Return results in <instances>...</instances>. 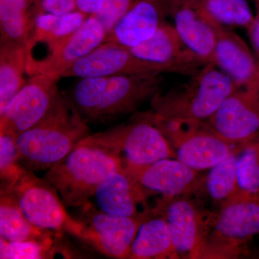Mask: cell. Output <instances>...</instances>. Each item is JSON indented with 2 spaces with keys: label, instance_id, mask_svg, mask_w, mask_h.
Returning a JSON list of instances; mask_svg holds the SVG:
<instances>
[{
  "label": "cell",
  "instance_id": "obj_1",
  "mask_svg": "<svg viewBox=\"0 0 259 259\" xmlns=\"http://www.w3.org/2000/svg\"><path fill=\"white\" fill-rule=\"evenodd\" d=\"M88 136L86 121L61 95L41 120L17 137L20 163L28 171L49 169Z\"/></svg>",
  "mask_w": 259,
  "mask_h": 259
},
{
  "label": "cell",
  "instance_id": "obj_2",
  "mask_svg": "<svg viewBox=\"0 0 259 259\" xmlns=\"http://www.w3.org/2000/svg\"><path fill=\"white\" fill-rule=\"evenodd\" d=\"M187 82L158 93L151 100V114L163 120L205 122L227 97L239 89L233 79L213 64L191 75Z\"/></svg>",
  "mask_w": 259,
  "mask_h": 259
},
{
  "label": "cell",
  "instance_id": "obj_3",
  "mask_svg": "<svg viewBox=\"0 0 259 259\" xmlns=\"http://www.w3.org/2000/svg\"><path fill=\"white\" fill-rule=\"evenodd\" d=\"M122 168L120 158L106 150L78 145L42 179L55 189L65 206L81 207L109 174Z\"/></svg>",
  "mask_w": 259,
  "mask_h": 259
},
{
  "label": "cell",
  "instance_id": "obj_4",
  "mask_svg": "<svg viewBox=\"0 0 259 259\" xmlns=\"http://www.w3.org/2000/svg\"><path fill=\"white\" fill-rule=\"evenodd\" d=\"M79 145L103 148L120 158L122 166H144L163 158H176L169 141L149 112L127 123L90 135Z\"/></svg>",
  "mask_w": 259,
  "mask_h": 259
},
{
  "label": "cell",
  "instance_id": "obj_5",
  "mask_svg": "<svg viewBox=\"0 0 259 259\" xmlns=\"http://www.w3.org/2000/svg\"><path fill=\"white\" fill-rule=\"evenodd\" d=\"M259 234V197L236 194L212 214L207 258L234 255L238 247Z\"/></svg>",
  "mask_w": 259,
  "mask_h": 259
},
{
  "label": "cell",
  "instance_id": "obj_6",
  "mask_svg": "<svg viewBox=\"0 0 259 259\" xmlns=\"http://www.w3.org/2000/svg\"><path fill=\"white\" fill-rule=\"evenodd\" d=\"M150 114L169 141L176 158L197 171L215 166L237 146L220 137L204 122L163 120Z\"/></svg>",
  "mask_w": 259,
  "mask_h": 259
},
{
  "label": "cell",
  "instance_id": "obj_7",
  "mask_svg": "<svg viewBox=\"0 0 259 259\" xmlns=\"http://www.w3.org/2000/svg\"><path fill=\"white\" fill-rule=\"evenodd\" d=\"M153 209L166 221L179 258H207L212 214L188 195L163 197Z\"/></svg>",
  "mask_w": 259,
  "mask_h": 259
},
{
  "label": "cell",
  "instance_id": "obj_8",
  "mask_svg": "<svg viewBox=\"0 0 259 259\" xmlns=\"http://www.w3.org/2000/svg\"><path fill=\"white\" fill-rule=\"evenodd\" d=\"M5 190L11 191L25 217L37 228L81 238V223L68 214L58 192L44 179L28 171L16 185Z\"/></svg>",
  "mask_w": 259,
  "mask_h": 259
},
{
  "label": "cell",
  "instance_id": "obj_9",
  "mask_svg": "<svg viewBox=\"0 0 259 259\" xmlns=\"http://www.w3.org/2000/svg\"><path fill=\"white\" fill-rule=\"evenodd\" d=\"M57 76H30L23 88L0 111V134L17 138L49 113L61 94Z\"/></svg>",
  "mask_w": 259,
  "mask_h": 259
},
{
  "label": "cell",
  "instance_id": "obj_10",
  "mask_svg": "<svg viewBox=\"0 0 259 259\" xmlns=\"http://www.w3.org/2000/svg\"><path fill=\"white\" fill-rule=\"evenodd\" d=\"M81 207L82 212L77 219L82 226L80 240L110 258H128L139 227L148 215H114L95 209L90 202Z\"/></svg>",
  "mask_w": 259,
  "mask_h": 259
},
{
  "label": "cell",
  "instance_id": "obj_11",
  "mask_svg": "<svg viewBox=\"0 0 259 259\" xmlns=\"http://www.w3.org/2000/svg\"><path fill=\"white\" fill-rule=\"evenodd\" d=\"M206 125L230 144L240 146L259 139V89L239 88L225 99Z\"/></svg>",
  "mask_w": 259,
  "mask_h": 259
},
{
  "label": "cell",
  "instance_id": "obj_12",
  "mask_svg": "<svg viewBox=\"0 0 259 259\" xmlns=\"http://www.w3.org/2000/svg\"><path fill=\"white\" fill-rule=\"evenodd\" d=\"M182 40L205 64H212L216 32L222 24L211 14L206 0H163Z\"/></svg>",
  "mask_w": 259,
  "mask_h": 259
},
{
  "label": "cell",
  "instance_id": "obj_13",
  "mask_svg": "<svg viewBox=\"0 0 259 259\" xmlns=\"http://www.w3.org/2000/svg\"><path fill=\"white\" fill-rule=\"evenodd\" d=\"M160 74L108 76L90 122H104L134 111L159 92Z\"/></svg>",
  "mask_w": 259,
  "mask_h": 259
},
{
  "label": "cell",
  "instance_id": "obj_14",
  "mask_svg": "<svg viewBox=\"0 0 259 259\" xmlns=\"http://www.w3.org/2000/svg\"><path fill=\"white\" fill-rule=\"evenodd\" d=\"M168 73L158 65L141 60L128 48L105 41L66 70L61 77H108L117 75H151Z\"/></svg>",
  "mask_w": 259,
  "mask_h": 259
},
{
  "label": "cell",
  "instance_id": "obj_15",
  "mask_svg": "<svg viewBox=\"0 0 259 259\" xmlns=\"http://www.w3.org/2000/svg\"><path fill=\"white\" fill-rule=\"evenodd\" d=\"M123 168L145 190L163 197L204 191V177L177 158H163L144 166L125 165Z\"/></svg>",
  "mask_w": 259,
  "mask_h": 259
},
{
  "label": "cell",
  "instance_id": "obj_16",
  "mask_svg": "<svg viewBox=\"0 0 259 259\" xmlns=\"http://www.w3.org/2000/svg\"><path fill=\"white\" fill-rule=\"evenodd\" d=\"M107 32L95 16H90L76 31L61 40L42 60L26 66L27 74L57 76L106 40Z\"/></svg>",
  "mask_w": 259,
  "mask_h": 259
},
{
  "label": "cell",
  "instance_id": "obj_17",
  "mask_svg": "<svg viewBox=\"0 0 259 259\" xmlns=\"http://www.w3.org/2000/svg\"><path fill=\"white\" fill-rule=\"evenodd\" d=\"M129 50L141 60L162 66L168 73L191 76L207 64L186 46L174 25L166 21L149 39Z\"/></svg>",
  "mask_w": 259,
  "mask_h": 259
},
{
  "label": "cell",
  "instance_id": "obj_18",
  "mask_svg": "<svg viewBox=\"0 0 259 259\" xmlns=\"http://www.w3.org/2000/svg\"><path fill=\"white\" fill-rule=\"evenodd\" d=\"M147 192L122 168L109 174L97 187L93 197L102 212L122 217L143 218L153 211L146 202Z\"/></svg>",
  "mask_w": 259,
  "mask_h": 259
},
{
  "label": "cell",
  "instance_id": "obj_19",
  "mask_svg": "<svg viewBox=\"0 0 259 259\" xmlns=\"http://www.w3.org/2000/svg\"><path fill=\"white\" fill-rule=\"evenodd\" d=\"M212 64L230 76L239 88L259 89V63L236 32L221 25L216 32Z\"/></svg>",
  "mask_w": 259,
  "mask_h": 259
},
{
  "label": "cell",
  "instance_id": "obj_20",
  "mask_svg": "<svg viewBox=\"0 0 259 259\" xmlns=\"http://www.w3.org/2000/svg\"><path fill=\"white\" fill-rule=\"evenodd\" d=\"M166 18L163 0H139L115 23L105 41L136 47L152 36Z\"/></svg>",
  "mask_w": 259,
  "mask_h": 259
},
{
  "label": "cell",
  "instance_id": "obj_21",
  "mask_svg": "<svg viewBox=\"0 0 259 259\" xmlns=\"http://www.w3.org/2000/svg\"><path fill=\"white\" fill-rule=\"evenodd\" d=\"M42 13L40 0H0V45L26 48Z\"/></svg>",
  "mask_w": 259,
  "mask_h": 259
},
{
  "label": "cell",
  "instance_id": "obj_22",
  "mask_svg": "<svg viewBox=\"0 0 259 259\" xmlns=\"http://www.w3.org/2000/svg\"><path fill=\"white\" fill-rule=\"evenodd\" d=\"M128 258H179L166 221L154 209L140 226Z\"/></svg>",
  "mask_w": 259,
  "mask_h": 259
},
{
  "label": "cell",
  "instance_id": "obj_23",
  "mask_svg": "<svg viewBox=\"0 0 259 259\" xmlns=\"http://www.w3.org/2000/svg\"><path fill=\"white\" fill-rule=\"evenodd\" d=\"M53 231L32 225L19 207L10 190H1L0 238L7 242L47 241L53 239Z\"/></svg>",
  "mask_w": 259,
  "mask_h": 259
},
{
  "label": "cell",
  "instance_id": "obj_24",
  "mask_svg": "<svg viewBox=\"0 0 259 259\" xmlns=\"http://www.w3.org/2000/svg\"><path fill=\"white\" fill-rule=\"evenodd\" d=\"M89 17L77 10L64 15L40 13L36 19L35 29L27 44L26 50L44 47L47 54L42 59H45L61 40L76 31Z\"/></svg>",
  "mask_w": 259,
  "mask_h": 259
},
{
  "label": "cell",
  "instance_id": "obj_25",
  "mask_svg": "<svg viewBox=\"0 0 259 259\" xmlns=\"http://www.w3.org/2000/svg\"><path fill=\"white\" fill-rule=\"evenodd\" d=\"M26 48L0 45V111L26 83Z\"/></svg>",
  "mask_w": 259,
  "mask_h": 259
},
{
  "label": "cell",
  "instance_id": "obj_26",
  "mask_svg": "<svg viewBox=\"0 0 259 259\" xmlns=\"http://www.w3.org/2000/svg\"><path fill=\"white\" fill-rule=\"evenodd\" d=\"M241 146H236L225 159L209 168L204 177V190L213 201L221 205L239 192L237 159Z\"/></svg>",
  "mask_w": 259,
  "mask_h": 259
},
{
  "label": "cell",
  "instance_id": "obj_27",
  "mask_svg": "<svg viewBox=\"0 0 259 259\" xmlns=\"http://www.w3.org/2000/svg\"><path fill=\"white\" fill-rule=\"evenodd\" d=\"M237 178L240 193L259 197V146L256 141L240 148Z\"/></svg>",
  "mask_w": 259,
  "mask_h": 259
},
{
  "label": "cell",
  "instance_id": "obj_28",
  "mask_svg": "<svg viewBox=\"0 0 259 259\" xmlns=\"http://www.w3.org/2000/svg\"><path fill=\"white\" fill-rule=\"evenodd\" d=\"M16 139L12 135L0 134L1 190L13 187L28 172L20 163Z\"/></svg>",
  "mask_w": 259,
  "mask_h": 259
},
{
  "label": "cell",
  "instance_id": "obj_29",
  "mask_svg": "<svg viewBox=\"0 0 259 259\" xmlns=\"http://www.w3.org/2000/svg\"><path fill=\"white\" fill-rule=\"evenodd\" d=\"M214 18L223 25L248 28L255 17L246 0H206Z\"/></svg>",
  "mask_w": 259,
  "mask_h": 259
},
{
  "label": "cell",
  "instance_id": "obj_30",
  "mask_svg": "<svg viewBox=\"0 0 259 259\" xmlns=\"http://www.w3.org/2000/svg\"><path fill=\"white\" fill-rule=\"evenodd\" d=\"M1 259H39L52 258L55 252L53 239L47 241L7 242L0 238Z\"/></svg>",
  "mask_w": 259,
  "mask_h": 259
},
{
  "label": "cell",
  "instance_id": "obj_31",
  "mask_svg": "<svg viewBox=\"0 0 259 259\" xmlns=\"http://www.w3.org/2000/svg\"><path fill=\"white\" fill-rule=\"evenodd\" d=\"M138 1L139 0H105L101 10L93 16L102 24L108 34L121 17Z\"/></svg>",
  "mask_w": 259,
  "mask_h": 259
},
{
  "label": "cell",
  "instance_id": "obj_32",
  "mask_svg": "<svg viewBox=\"0 0 259 259\" xmlns=\"http://www.w3.org/2000/svg\"><path fill=\"white\" fill-rule=\"evenodd\" d=\"M44 13L64 15L76 10V0H40Z\"/></svg>",
  "mask_w": 259,
  "mask_h": 259
},
{
  "label": "cell",
  "instance_id": "obj_33",
  "mask_svg": "<svg viewBox=\"0 0 259 259\" xmlns=\"http://www.w3.org/2000/svg\"><path fill=\"white\" fill-rule=\"evenodd\" d=\"M105 0H76V10L88 16L97 15L103 7Z\"/></svg>",
  "mask_w": 259,
  "mask_h": 259
},
{
  "label": "cell",
  "instance_id": "obj_34",
  "mask_svg": "<svg viewBox=\"0 0 259 259\" xmlns=\"http://www.w3.org/2000/svg\"><path fill=\"white\" fill-rule=\"evenodd\" d=\"M252 46L257 56L259 63V16L255 15L254 20L247 28Z\"/></svg>",
  "mask_w": 259,
  "mask_h": 259
},
{
  "label": "cell",
  "instance_id": "obj_35",
  "mask_svg": "<svg viewBox=\"0 0 259 259\" xmlns=\"http://www.w3.org/2000/svg\"><path fill=\"white\" fill-rule=\"evenodd\" d=\"M255 3V7H256L257 14L259 16V0H254Z\"/></svg>",
  "mask_w": 259,
  "mask_h": 259
},
{
  "label": "cell",
  "instance_id": "obj_36",
  "mask_svg": "<svg viewBox=\"0 0 259 259\" xmlns=\"http://www.w3.org/2000/svg\"><path fill=\"white\" fill-rule=\"evenodd\" d=\"M256 142L258 143V146H259V139L257 140Z\"/></svg>",
  "mask_w": 259,
  "mask_h": 259
}]
</instances>
